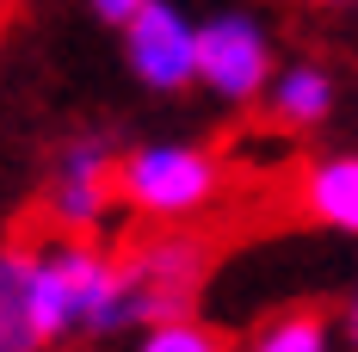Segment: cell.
<instances>
[{
    "instance_id": "1",
    "label": "cell",
    "mask_w": 358,
    "mask_h": 352,
    "mask_svg": "<svg viewBox=\"0 0 358 352\" xmlns=\"http://www.w3.org/2000/svg\"><path fill=\"white\" fill-rule=\"evenodd\" d=\"M31 303H37L43 346H56L69 334H124V328H143V297L130 284V266L99 253L80 235H62V241L37 247Z\"/></svg>"
},
{
    "instance_id": "2",
    "label": "cell",
    "mask_w": 358,
    "mask_h": 352,
    "mask_svg": "<svg viewBox=\"0 0 358 352\" xmlns=\"http://www.w3.org/2000/svg\"><path fill=\"white\" fill-rule=\"evenodd\" d=\"M216 185H222V167L198 142H143L117 161V198L155 223L198 216L216 198Z\"/></svg>"
},
{
    "instance_id": "3",
    "label": "cell",
    "mask_w": 358,
    "mask_h": 352,
    "mask_svg": "<svg viewBox=\"0 0 358 352\" xmlns=\"http://www.w3.org/2000/svg\"><path fill=\"white\" fill-rule=\"evenodd\" d=\"M278 74V50L266 19L248 6H222L210 19H198V87L222 106H253L266 99Z\"/></svg>"
},
{
    "instance_id": "4",
    "label": "cell",
    "mask_w": 358,
    "mask_h": 352,
    "mask_svg": "<svg viewBox=\"0 0 358 352\" xmlns=\"http://www.w3.org/2000/svg\"><path fill=\"white\" fill-rule=\"evenodd\" d=\"M124 62L148 93H185L198 80V19L179 0H148L124 25Z\"/></svg>"
},
{
    "instance_id": "5",
    "label": "cell",
    "mask_w": 358,
    "mask_h": 352,
    "mask_svg": "<svg viewBox=\"0 0 358 352\" xmlns=\"http://www.w3.org/2000/svg\"><path fill=\"white\" fill-rule=\"evenodd\" d=\"M117 198V161L99 136H74L62 155H56V174H50V216L56 229L69 235H87L99 229Z\"/></svg>"
},
{
    "instance_id": "6",
    "label": "cell",
    "mask_w": 358,
    "mask_h": 352,
    "mask_svg": "<svg viewBox=\"0 0 358 352\" xmlns=\"http://www.w3.org/2000/svg\"><path fill=\"white\" fill-rule=\"evenodd\" d=\"M124 266H130V284L143 297V328L192 316V297L204 284V247L192 241V235H155Z\"/></svg>"
},
{
    "instance_id": "7",
    "label": "cell",
    "mask_w": 358,
    "mask_h": 352,
    "mask_svg": "<svg viewBox=\"0 0 358 352\" xmlns=\"http://www.w3.org/2000/svg\"><path fill=\"white\" fill-rule=\"evenodd\" d=\"M340 106V87L322 62H285L266 87V111L278 118V130H322Z\"/></svg>"
},
{
    "instance_id": "8",
    "label": "cell",
    "mask_w": 358,
    "mask_h": 352,
    "mask_svg": "<svg viewBox=\"0 0 358 352\" xmlns=\"http://www.w3.org/2000/svg\"><path fill=\"white\" fill-rule=\"evenodd\" d=\"M31 279H37V247H0V352H43Z\"/></svg>"
},
{
    "instance_id": "9",
    "label": "cell",
    "mask_w": 358,
    "mask_h": 352,
    "mask_svg": "<svg viewBox=\"0 0 358 352\" xmlns=\"http://www.w3.org/2000/svg\"><path fill=\"white\" fill-rule=\"evenodd\" d=\"M303 211L334 235H358V148L327 155L303 174Z\"/></svg>"
},
{
    "instance_id": "10",
    "label": "cell",
    "mask_w": 358,
    "mask_h": 352,
    "mask_svg": "<svg viewBox=\"0 0 358 352\" xmlns=\"http://www.w3.org/2000/svg\"><path fill=\"white\" fill-rule=\"evenodd\" d=\"M248 352H334V328L322 309H285L248 340Z\"/></svg>"
},
{
    "instance_id": "11",
    "label": "cell",
    "mask_w": 358,
    "mask_h": 352,
    "mask_svg": "<svg viewBox=\"0 0 358 352\" xmlns=\"http://www.w3.org/2000/svg\"><path fill=\"white\" fill-rule=\"evenodd\" d=\"M136 352H229V346L198 316H179V321H155L143 340H136Z\"/></svg>"
},
{
    "instance_id": "12",
    "label": "cell",
    "mask_w": 358,
    "mask_h": 352,
    "mask_svg": "<svg viewBox=\"0 0 358 352\" xmlns=\"http://www.w3.org/2000/svg\"><path fill=\"white\" fill-rule=\"evenodd\" d=\"M143 6H148V0H87V13H93L99 25H117V31H124V25H130Z\"/></svg>"
},
{
    "instance_id": "13",
    "label": "cell",
    "mask_w": 358,
    "mask_h": 352,
    "mask_svg": "<svg viewBox=\"0 0 358 352\" xmlns=\"http://www.w3.org/2000/svg\"><path fill=\"white\" fill-rule=\"evenodd\" d=\"M346 334H352V346H358V297H352V309H346Z\"/></svg>"
},
{
    "instance_id": "14",
    "label": "cell",
    "mask_w": 358,
    "mask_h": 352,
    "mask_svg": "<svg viewBox=\"0 0 358 352\" xmlns=\"http://www.w3.org/2000/svg\"><path fill=\"white\" fill-rule=\"evenodd\" d=\"M322 6H358V0H322Z\"/></svg>"
}]
</instances>
